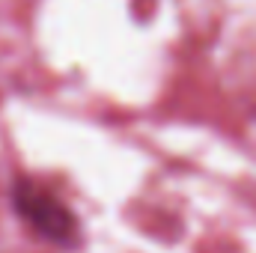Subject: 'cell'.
<instances>
[{
  "mask_svg": "<svg viewBox=\"0 0 256 253\" xmlns=\"http://www.w3.org/2000/svg\"><path fill=\"white\" fill-rule=\"evenodd\" d=\"M15 206H18V214L24 220H30L51 242H68L74 236V218H72V212L66 208L57 196H51L48 190L18 185L15 188Z\"/></svg>",
  "mask_w": 256,
  "mask_h": 253,
  "instance_id": "6da1fadb",
  "label": "cell"
}]
</instances>
